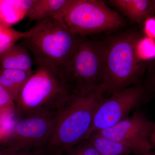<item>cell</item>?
Returning a JSON list of instances; mask_svg holds the SVG:
<instances>
[{
    "mask_svg": "<svg viewBox=\"0 0 155 155\" xmlns=\"http://www.w3.org/2000/svg\"><path fill=\"white\" fill-rule=\"evenodd\" d=\"M142 37L138 31L130 30L104 42L102 91L106 96L139 83L147 69L139 54Z\"/></svg>",
    "mask_w": 155,
    "mask_h": 155,
    "instance_id": "1",
    "label": "cell"
},
{
    "mask_svg": "<svg viewBox=\"0 0 155 155\" xmlns=\"http://www.w3.org/2000/svg\"><path fill=\"white\" fill-rule=\"evenodd\" d=\"M23 42L37 67L61 74L72 58L82 37L70 31L58 19H42L25 33Z\"/></svg>",
    "mask_w": 155,
    "mask_h": 155,
    "instance_id": "2",
    "label": "cell"
},
{
    "mask_svg": "<svg viewBox=\"0 0 155 155\" xmlns=\"http://www.w3.org/2000/svg\"><path fill=\"white\" fill-rule=\"evenodd\" d=\"M37 68L15 101L16 112L20 118L38 115L56 118L72 96L59 73Z\"/></svg>",
    "mask_w": 155,
    "mask_h": 155,
    "instance_id": "3",
    "label": "cell"
},
{
    "mask_svg": "<svg viewBox=\"0 0 155 155\" xmlns=\"http://www.w3.org/2000/svg\"><path fill=\"white\" fill-rule=\"evenodd\" d=\"M106 97L101 91L72 96L56 117L52 133L45 148L48 152L62 153L83 140L97 108Z\"/></svg>",
    "mask_w": 155,
    "mask_h": 155,
    "instance_id": "4",
    "label": "cell"
},
{
    "mask_svg": "<svg viewBox=\"0 0 155 155\" xmlns=\"http://www.w3.org/2000/svg\"><path fill=\"white\" fill-rule=\"evenodd\" d=\"M104 54V42L82 37L60 74L71 96L103 92Z\"/></svg>",
    "mask_w": 155,
    "mask_h": 155,
    "instance_id": "5",
    "label": "cell"
},
{
    "mask_svg": "<svg viewBox=\"0 0 155 155\" xmlns=\"http://www.w3.org/2000/svg\"><path fill=\"white\" fill-rule=\"evenodd\" d=\"M56 19L81 37L114 31L125 24L117 11L98 0H70L63 14Z\"/></svg>",
    "mask_w": 155,
    "mask_h": 155,
    "instance_id": "6",
    "label": "cell"
},
{
    "mask_svg": "<svg viewBox=\"0 0 155 155\" xmlns=\"http://www.w3.org/2000/svg\"><path fill=\"white\" fill-rule=\"evenodd\" d=\"M148 92L139 83L105 97L97 108L84 140L95 132L114 126L139 109L148 101Z\"/></svg>",
    "mask_w": 155,
    "mask_h": 155,
    "instance_id": "7",
    "label": "cell"
},
{
    "mask_svg": "<svg viewBox=\"0 0 155 155\" xmlns=\"http://www.w3.org/2000/svg\"><path fill=\"white\" fill-rule=\"evenodd\" d=\"M56 118L33 116L20 118L0 148L12 151L44 149L52 133Z\"/></svg>",
    "mask_w": 155,
    "mask_h": 155,
    "instance_id": "8",
    "label": "cell"
},
{
    "mask_svg": "<svg viewBox=\"0 0 155 155\" xmlns=\"http://www.w3.org/2000/svg\"><path fill=\"white\" fill-rule=\"evenodd\" d=\"M154 124L138 109L114 126L96 132L122 143L132 150L134 155L143 154L154 150L150 137Z\"/></svg>",
    "mask_w": 155,
    "mask_h": 155,
    "instance_id": "9",
    "label": "cell"
},
{
    "mask_svg": "<svg viewBox=\"0 0 155 155\" xmlns=\"http://www.w3.org/2000/svg\"><path fill=\"white\" fill-rule=\"evenodd\" d=\"M109 5L114 7L130 20L139 25L154 17L151 0H110Z\"/></svg>",
    "mask_w": 155,
    "mask_h": 155,
    "instance_id": "10",
    "label": "cell"
},
{
    "mask_svg": "<svg viewBox=\"0 0 155 155\" xmlns=\"http://www.w3.org/2000/svg\"><path fill=\"white\" fill-rule=\"evenodd\" d=\"M32 60L25 46L14 44L0 55V69L32 72Z\"/></svg>",
    "mask_w": 155,
    "mask_h": 155,
    "instance_id": "11",
    "label": "cell"
},
{
    "mask_svg": "<svg viewBox=\"0 0 155 155\" xmlns=\"http://www.w3.org/2000/svg\"><path fill=\"white\" fill-rule=\"evenodd\" d=\"M70 0H35L31 1L28 16L30 21L58 18L63 14Z\"/></svg>",
    "mask_w": 155,
    "mask_h": 155,
    "instance_id": "12",
    "label": "cell"
},
{
    "mask_svg": "<svg viewBox=\"0 0 155 155\" xmlns=\"http://www.w3.org/2000/svg\"><path fill=\"white\" fill-rule=\"evenodd\" d=\"M32 73L16 69H0V84L11 95L15 102L21 89Z\"/></svg>",
    "mask_w": 155,
    "mask_h": 155,
    "instance_id": "13",
    "label": "cell"
},
{
    "mask_svg": "<svg viewBox=\"0 0 155 155\" xmlns=\"http://www.w3.org/2000/svg\"><path fill=\"white\" fill-rule=\"evenodd\" d=\"M101 155H134L132 150L122 143L95 132L87 139Z\"/></svg>",
    "mask_w": 155,
    "mask_h": 155,
    "instance_id": "14",
    "label": "cell"
},
{
    "mask_svg": "<svg viewBox=\"0 0 155 155\" xmlns=\"http://www.w3.org/2000/svg\"><path fill=\"white\" fill-rule=\"evenodd\" d=\"M138 51L142 60L144 62L155 59V39L145 37H142L138 45Z\"/></svg>",
    "mask_w": 155,
    "mask_h": 155,
    "instance_id": "15",
    "label": "cell"
},
{
    "mask_svg": "<svg viewBox=\"0 0 155 155\" xmlns=\"http://www.w3.org/2000/svg\"><path fill=\"white\" fill-rule=\"evenodd\" d=\"M64 155H101L94 147L86 139L65 150Z\"/></svg>",
    "mask_w": 155,
    "mask_h": 155,
    "instance_id": "16",
    "label": "cell"
},
{
    "mask_svg": "<svg viewBox=\"0 0 155 155\" xmlns=\"http://www.w3.org/2000/svg\"><path fill=\"white\" fill-rule=\"evenodd\" d=\"M21 35L18 32L9 28L0 30V55L15 44V42Z\"/></svg>",
    "mask_w": 155,
    "mask_h": 155,
    "instance_id": "17",
    "label": "cell"
},
{
    "mask_svg": "<svg viewBox=\"0 0 155 155\" xmlns=\"http://www.w3.org/2000/svg\"><path fill=\"white\" fill-rule=\"evenodd\" d=\"M0 110L13 114L16 112V106L11 95L0 84Z\"/></svg>",
    "mask_w": 155,
    "mask_h": 155,
    "instance_id": "18",
    "label": "cell"
},
{
    "mask_svg": "<svg viewBox=\"0 0 155 155\" xmlns=\"http://www.w3.org/2000/svg\"><path fill=\"white\" fill-rule=\"evenodd\" d=\"M0 152L2 155H54L48 152L45 149L31 150H22L12 151L0 148Z\"/></svg>",
    "mask_w": 155,
    "mask_h": 155,
    "instance_id": "19",
    "label": "cell"
},
{
    "mask_svg": "<svg viewBox=\"0 0 155 155\" xmlns=\"http://www.w3.org/2000/svg\"><path fill=\"white\" fill-rule=\"evenodd\" d=\"M147 89L148 91H151L155 94V59L150 61L147 65Z\"/></svg>",
    "mask_w": 155,
    "mask_h": 155,
    "instance_id": "20",
    "label": "cell"
},
{
    "mask_svg": "<svg viewBox=\"0 0 155 155\" xmlns=\"http://www.w3.org/2000/svg\"><path fill=\"white\" fill-rule=\"evenodd\" d=\"M147 36L155 39V17L147 19L143 24Z\"/></svg>",
    "mask_w": 155,
    "mask_h": 155,
    "instance_id": "21",
    "label": "cell"
},
{
    "mask_svg": "<svg viewBox=\"0 0 155 155\" xmlns=\"http://www.w3.org/2000/svg\"><path fill=\"white\" fill-rule=\"evenodd\" d=\"M13 126H9L7 125H0V144L3 140L9 135L12 130Z\"/></svg>",
    "mask_w": 155,
    "mask_h": 155,
    "instance_id": "22",
    "label": "cell"
},
{
    "mask_svg": "<svg viewBox=\"0 0 155 155\" xmlns=\"http://www.w3.org/2000/svg\"><path fill=\"white\" fill-rule=\"evenodd\" d=\"M12 114L4 112L0 110V125H7L8 120Z\"/></svg>",
    "mask_w": 155,
    "mask_h": 155,
    "instance_id": "23",
    "label": "cell"
},
{
    "mask_svg": "<svg viewBox=\"0 0 155 155\" xmlns=\"http://www.w3.org/2000/svg\"><path fill=\"white\" fill-rule=\"evenodd\" d=\"M150 142L154 149L155 150V122L150 137Z\"/></svg>",
    "mask_w": 155,
    "mask_h": 155,
    "instance_id": "24",
    "label": "cell"
},
{
    "mask_svg": "<svg viewBox=\"0 0 155 155\" xmlns=\"http://www.w3.org/2000/svg\"><path fill=\"white\" fill-rule=\"evenodd\" d=\"M152 5V8L153 14L154 17H155V0H151Z\"/></svg>",
    "mask_w": 155,
    "mask_h": 155,
    "instance_id": "25",
    "label": "cell"
},
{
    "mask_svg": "<svg viewBox=\"0 0 155 155\" xmlns=\"http://www.w3.org/2000/svg\"><path fill=\"white\" fill-rule=\"evenodd\" d=\"M138 155H155V150H153L147 153L143 154Z\"/></svg>",
    "mask_w": 155,
    "mask_h": 155,
    "instance_id": "26",
    "label": "cell"
},
{
    "mask_svg": "<svg viewBox=\"0 0 155 155\" xmlns=\"http://www.w3.org/2000/svg\"><path fill=\"white\" fill-rule=\"evenodd\" d=\"M4 28H5V27H3L2 25H1V24H0V30H2V29Z\"/></svg>",
    "mask_w": 155,
    "mask_h": 155,
    "instance_id": "27",
    "label": "cell"
},
{
    "mask_svg": "<svg viewBox=\"0 0 155 155\" xmlns=\"http://www.w3.org/2000/svg\"><path fill=\"white\" fill-rule=\"evenodd\" d=\"M0 155H2V153H1V152H0Z\"/></svg>",
    "mask_w": 155,
    "mask_h": 155,
    "instance_id": "28",
    "label": "cell"
}]
</instances>
